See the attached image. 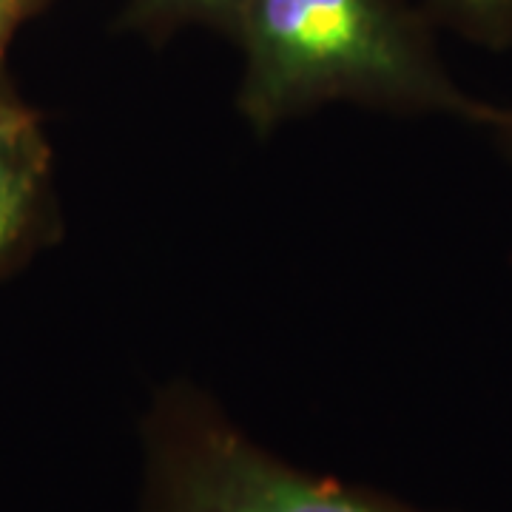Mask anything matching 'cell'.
<instances>
[{
	"label": "cell",
	"mask_w": 512,
	"mask_h": 512,
	"mask_svg": "<svg viewBox=\"0 0 512 512\" xmlns=\"http://www.w3.org/2000/svg\"><path fill=\"white\" fill-rule=\"evenodd\" d=\"M239 111L268 134L325 103L478 123L487 103L450 80L419 20L396 0H239Z\"/></svg>",
	"instance_id": "obj_1"
},
{
	"label": "cell",
	"mask_w": 512,
	"mask_h": 512,
	"mask_svg": "<svg viewBox=\"0 0 512 512\" xmlns=\"http://www.w3.org/2000/svg\"><path fill=\"white\" fill-rule=\"evenodd\" d=\"M134 512H436L322 476L256 441L211 393L163 384L140 419Z\"/></svg>",
	"instance_id": "obj_2"
},
{
	"label": "cell",
	"mask_w": 512,
	"mask_h": 512,
	"mask_svg": "<svg viewBox=\"0 0 512 512\" xmlns=\"http://www.w3.org/2000/svg\"><path fill=\"white\" fill-rule=\"evenodd\" d=\"M52 222V146L35 111L0 83V276L26 262Z\"/></svg>",
	"instance_id": "obj_3"
},
{
	"label": "cell",
	"mask_w": 512,
	"mask_h": 512,
	"mask_svg": "<svg viewBox=\"0 0 512 512\" xmlns=\"http://www.w3.org/2000/svg\"><path fill=\"white\" fill-rule=\"evenodd\" d=\"M439 12L484 46L512 43V0H436Z\"/></svg>",
	"instance_id": "obj_4"
},
{
	"label": "cell",
	"mask_w": 512,
	"mask_h": 512,
	"mask_svg": "<svg viewBox=\"0 0 512 512\" xmlns=\"http://www.w3.org/2000/svg\"><path fill=\"white\" fill-rule=\"evenodd\" d=\"M148 15H194V18H214L225 23H237L239 0H146Z\"/></svg>",
	"instance_id": "obj_5"
},
{
	"label": "cell",
	"mask_w": 512,
	"mask_h": 512,
	"mask_svg": "<svg viewBox=\"0 0 512 512\" xmlns=\"http://www.w3.org/2000/svg\"><path fill=\"white\" fill-rule=\"evenodd\" d=\"M46 0H0V60L6 55L12 37L18 35L23 20L35 15Z\"/></svg>",
	"instance_id": "obj_6"
},
{
	"label": "cell",
	"mask_w": 512,
	"mask_h": 512,
	"mask_svg": "<svg viewBox=\"0 0 512 512\" xmlns=\"http://www.w3.org/2000/svg\"><path fill=\"white\" fill-rule=\"evenodd\" d=\"M476 126L484 128V131H490V137H493V143L498 146V151H501V157H504L512 168V109L484 106Z\"/></svg>",
	"instance_id": "obj_7"
}]
</instances>
